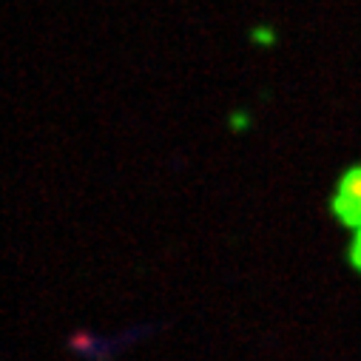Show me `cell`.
<instances>
[{
    "label": "cell",
    "instance_id": "6da1fadb",
    "mask_svg": "<svg viewBox=\"0 0 361 361\" xmlns=\"http://www.w3.org/2000/svg\"><path fill=\"white\" fill-rule=\"evenodd\" d=\"M338 211L347 222H361V168L347 171V176L341 179Z\"/></svg>",
    "mask_w": 361,
    "mask_h": 361
}]
</instances>
